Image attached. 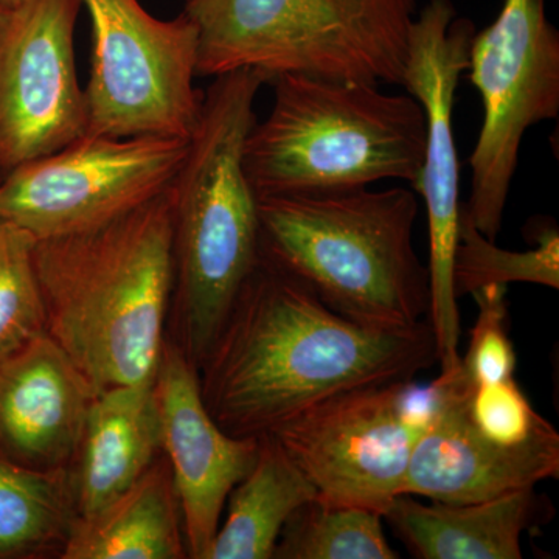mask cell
I'll return each mask as SVG.
<instances>
[{
    "label": "cell",
    "mask_w": 559,
    "mask_h": 559,
    "mask_svg": "<svg viewBox=\"0 0 559 559\" xmlns=\"http://www.w3.org/2000/svg\"><path fill=\"white\" fill-rule=\"evenodd\" d=\"M436 362L428 320L367 329L261 257L202 362L201 389L221 429L259 439L336 393L415 380Z\"/></svg>",
    "instance_id": "cell-1"
},
{
    "label": "cell",
    "mask_w": 559,
    "mask_h": 559,
    "mask_svg": "<svg viewBox=\"0 0 559 559\" xmlns=\"http://www.w3.org/2000/svg\"><path fill=\"white\" fill-rule=\"evenodd\" d=\"M47 334L98 393L156 378L175 283L171 186L95 229L36 240Z\"/></svg>",
    "instance_id": "cell-2"
},
{
    "label": "cell",
    "mask_w": 559,
    "mask_h": 559,
    "mask_svg": "<svg viewBox=\"0 0 559 559\" xmlns=\"http://www.w3.org/2000/svg\"><path fill=\"white\" fill-rule=\"evenodd\" d=\"M261 257L367 329L428 320L430 274L414 248V190L301 191L259 197Z\"/></svg>",
    "instance_id": "cell-3"
},
{
    "label": "cell",
    "mask_w": 559,
    "mask_h": 559,
    "mask_svg": "<svg viewBox=\"0 0 559 559\" xmlns=\"http://www.w3.org/2000/svg\"><path fill=\"white\" fill-rule=\"evenodd\" d=\"M267 81L252 69L215 76L171 183L175 280L194 366L204 362L261 259L259 197L246 173L245 145Z\"/></svg>",
    "instance_id": "cell-4"
},
{
    "label": "cell",
    "mask_w": 559,
    "mask_h": 559,
    "mask_svg": "<svg viewBox=\"0 0 559 559\" xmlns=\"http://www.w3.org/2000/svg\"><path fill=\"white\" fill-rule=\"evenodd\" d=\"M270 116L245 145L257 197L369 187L385 179L415 186L426 146V117L411 94L362 81L282 75Z\"/></svg>",
    "instance_id": "cell-5"
},
{
    "label": "cell",
    "mask_w": 559,
    "mask_h": 559,
    "mask_svg": "<svg viewBox=\"0 0 559 559\" xmlns=\"http://www.w3.org/2000/svg\"><path fill=\"white\" fill-rule=\"evenodd\" d=\"M419 0H186L198 75H282L403 83Z\"/></svg>",
    "instance_id": "cell-6"
},
{
    "label": "cell",
    "mask_w": 559,
    "mask_h": 559,
    "mask_svg": "<svg viewBox=\"0 0 559 559\" xmlns=\"http://www.w3.org/2000/svg\"><path fill=\"white\" fill-rule=\"evenodd\" d=\"M437 396L436 382L360 385L320 401L272 436L314 485L319 500L384 516L403 495Z\"/></svg>",
    "instance_id": "cell-7"
},
{
    "label": "cell",
    "mask_w": 559,
    "mask_h": 559,
    "mask_svg": "<svg viewBox=\"0 0 559 559\" xmlns=\"http://www.w3.org/2000/svg\"><path fill=\"white\" fill-rule=\"evenodd\" d=\"M92 25L86 134L190 139L204 92L194 86L200 36L180 13L157 20L139 0H81Z\"/></svg>",
    "instance_id": "cell-8"
},
{
    "label": "cell",
    "mask_w": 559,
    "mask_h": 559,
    "mask_svg": "<svg viewBox=\"0 0 559 559\" xmlns=\"http://www.w3.org/2000/svg\"><path fill=\"white\" fill-rule=\"evenodd\" d=\"M471 81L484 123L471 154L465 209L488 240H498L525 132L559 112V33L544 0H506L498 20L469 47Z\"/></svg>",
    "instance_id": "cell-9"
},
{
    "label": "cell",
    "mask_w": 559,
    "mask_h": 559,
    "mask_svg": "<svg viewBox=\"0 0 559 559\" xmlns=\"http://www.w3.org/2000/svg\"><path fill=\"white\" fill-rule=\"evenodd\" d=\"M187 150L189 139L81 135L2 176L0 221L35 240L95 229L164 193Z\"/></svg>",
    "instance_id": "cell-10"
},
{
    "label": "cell",
    "mask_w": 559,
    "mask_h": 559,
    "mask_svg": "<svg viewBox=\"0 0 559 559\" xmlns=\"http://www.w3.org/2000/svg\"><path fill=\"white\" fill-rule=\"evenodd\" d=\"M473 22L457 17L451 0H429L415 17L409 35L403 83L423 106L426 146L415 182L425 200L429 223L430 310L441 373L460 367V312L452 289V261L459 240L460 165L452 110L460 76L469 66Z\"/></svg>",
    "instance_id": "cell-11"
},
{
    "label": "cell",
    "mask_w": 559,
    "mask_h": 559,
    "mask_svg": "<svg viewBox=\"0 0 559 559\" xmlns=\"http://www.w3.org/2000/svg\"><path fill=\"white\" fill-rule=\"evenodd\" d=\"M81 0H25L0 33V173L86 134L75 64Z\"/></svg>",
    "instance_id": "cell-12"
},
{
    "label": "cell",
    "mask_w": 559,
    "mask_h": 559,
    "mask_svg": "<svg viewBox=\"0 0 559 559\" xmlns=\"http://www.w3.org/2000/svg\"><path fill=\"white\" fill-rule=\"evenodd\" d=\"M154 384L187 554L205 559L231 489L255 463L259 439L219 428L205 406L197 366L182 349L164 347Z\"/></svg>",
    "instance_id": "cell-13"
},
{
    "label": "cell",
    "mask_w": 559,
    "mask_h": 559,
    "mask_svg": "<svg viewBox=\"0 0 559 559\" xmlns=\"http://www.w3.org/2000/svg\"><path fill=\"white\" fill-rule=\"evenodd\" d=\"M433 382L436 414L412 454L403 495L481 502L558 479L559 433L554 426L520 444L489 439L466 417L452 373H440Z\"/></svg>",
    "instance_id": "cell-14"
},
{
    "label": "cell",
    "mask_w": 559,
    "mask_h": 559,
    "mask_svg": "<svg viewBox=\"0 0 559 559\" xmlns=\"http://www.w3.org/2000/svg\"><path fill=\"white\" fill-rule=\"evenodd\" d=\"M97 390L49 334L0 360V450L36 469L79 451Z\"/></svg>",
    "instance_id": "cell-15"
},
{
    "label": "cell",
    "mask_w": 559,
    "mask_h": 559,
    "mask_svg": "<svg viewBox=\"0 0 559 559\" xmlns=\"http://www.w3.org/2000/svg\"><path fill=\"white\" fill-rule=\"evenodd\" d=\"M551 518L550 500L527 488L481 502L429 506L401 495L382 520L415 558L521 559L522 535Z\"/></svg>",
    "instance_id": "cell-16"
},
{
    "label": "cell",
    "mask_w": 559,
    "mask_h": 559,
    "mask_svg": "<svg viewBox=\"0 0 559 559\" xmlns=\"http://www.w3.org/2000/svg\"><path fill=\"white\" fill-rule=\"evenodd\" d=\"M154 380L116 385L92 401L79 444V518L108 506L153 465L154 454L162 448Z\"/></svg>",
    "instance_id": "cell-17"
},
{
    "label": "cell",
    "mask_w": 559,
    "mask_h": 559,
    "mask_svg": "<svg viewBox=\"0 0 559 559\" xmlns=\"http://www.w3.org/2000/svg\"><path fill=\"white\" fill-rule=\"evenodd\" d=\"M182 514L168 463L151 465L108 506L76 518L64 540L66 559L186 558Z\"/></svg>",
    "instance_id": "cell-18"
},
{
    "label": "cell",
    "mask_w": 559,
    "mask_h": 559,
    "mask_svg": "<svg viewBox=\"0 0 559 559\" xmlns=\"http://www.w3.org/2000/svg\"><path fill=\"white\" fill-rule=\"evenodd\" d=\"M318 498L314 485L272 433L259 437L248 476L229 495L205 559H271L289 518Z\"/></svg>",
    "instance_id": "cell-19"
},
{
    "label": "cell",
    "mask_w": 559,
    "mask_h": 559,
    "mask_svg": "<svg viewBox=\"0 0 559 559\" xmlns=\"http://www.w3.org/2000/svg\"><path fill=\"white\" fill-rule=\"evenodd\" d=\"M70 527L61 468H31L0 455V558L28 557L64 543Z\"/></svg>",
    "instance_id": "cell-20"
},
{
    "label": "cell",
    "mask_w": 559,
    "mask_h": 559,
    "mask_svg": "<svg viewBox=\"0 0 559 559\" xmlns=\"http://www.w3.org/2000/svg\"><path fill=\"white\" fill-rule=\"evenodd\" d=\"M274 558L396 559L400 555L385 538L380 513L316 498L286 522Z\"/></svg>",
    "instance_id": "cell-21"
},
{
    "label": "cell",
    "mask_w": 559,
    "mask_h": 559,
    "mask_svg": "<svg viewBox=\"0 0 559 559\" xmlns=\"http://www.w3.org/2000/svg\"><path fill=\"white\" fill-rule=\"evenodd\" d=\"M559 288V231L549 227L539 231L536 248L513 252L500 249L477 230L466 212L460 209L459 240L452 261V289L457 300L488 285L510 283Z\"/></svg>",
    "instance_id": "cell-22"
},
{
    "label": "cell",
    "mask_w": 559,
    "mask_h": 559,
    "mask_svg": "<svg viewBox=\"0 0 559 559\" xmlns=\"http://www.w3.org/2000/svg\"><path fill=\"white\" fill-rule=\"evenodd\" d=\"M35 245L28 231L0 221V360L47 333Z\"/></svg>",
    "instance_id": "cell-23"
},
{
    "label": "cell",
    "mask_w": 559,
    "mask_h": 559,
    "mask_svg": "<svg viewBox=\"0 0 559 559\" xmlns=\"http://www.w3.org/2000/svg\"><path fill=\"white\" fill-rule=\"evenodd\" d=\"M507 289V285H488L471 294L479 312L468 352L460 356V374L468 384H496L514 378L518 359L509 333Z\"/></svg>",
    "instance_id": "cell-24"
},
{
    "label": "cell",
    "mask_w": 559,
    "mask_h": 559,
    "mask_svg": "<svg viewBox=\"0 0 559 559\" xmlns=\"http://www.w3.org/2000/svg\"><path fill=\"white\" fill-rule=\"evenodd\" d=\"M25 0H0V7L5 10H14L17 9V7L22 5Z\"/></svg>",
    "instance_id": "cell-25"
},
{
    "label": "cell",
    "mask_w": 559,
    "mask_h": 559,
    "mask_svg": "<svg viewBox=\"0 0 559 559\" xmlns=\"http://www.w3.org/2000/svg\"><path fill=\"white\" fill-rule=\"evenodd\" d=\"M9 10L2 9V7H0V33H2L3 27H5L7 20H9Z\"/></svg>",
    "instance_id": "cell-26"
},
{
    "label": "cell",
    "mask_w": 559,
    "mask_h": 559,
    "mask_svg": "<svg viewBox=\"0 0 559 559\" xmlns=\"http://www.w3.org/2000/svg\"><path fill=\"white\" fill-rule=\"evenodd\" d=\"M2 176H3L2 173H0V179H2Z\"/></svg>",
    "instance_id": "cell-27"
}]
</instances>
